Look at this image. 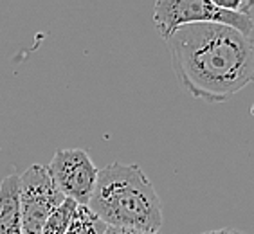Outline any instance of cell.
<instances>
[{
	"mask_svg": "<svg viewBox=\"0 0 254 234\" xmlns=\"http://www.w3.org/2000/svg\"><path fill=\"white\" fill-rule=\"evenodd\" d=\"M171 65L191 98L224 103L254 78V45L222 24H190L166 40Z\"/></svg>",
	"mask_w": 254,
	"mask_h": 234,
	"instance_id": "6da1fadb",
	"label": "cell"
},
{
	"mask_svg": "<svg viewBox=\"0 0 254 234\" xmlns=\"http://www.w3.org/2000/svg\"><path fill=\"white\" fill-rule=\"evenodd\" d=\"M88 209L107 227H127L159 233L161 198L137 164L112 162L98 171Z\"/></svg>",
	"mask_w": 254,
	"mask_h": 234,
	"instance_id": "7a4b0ae2",
	"label": "cell"
},
{
	"mask_svg": "<svg viewBox=\"0 0 254 234\" xmlns=\"http://www.w3.org/2000/svg\"><path fill=\"white\" fill-rule=\"evenodd\" d=\"M153 24L162 38L168 40L179 27L190 24H222L253 38V16L225 11L213 0H159L153 5Z\"/></svg>",
	"mask_w": 254,
	"mask_h": 234,
	"instance_id": "3957f363",
	"label": "cell"
},
{
	"mask_svg": "<svg viewBox=\"0 0 254 234\" xmlns=\"http://www.w3.org/2000/svg\"><path fill=\"white\" fill-rule=\"evenodd\" d=\"M22 234H40L45 220L65 200L44 164H33L18 175Z\"/></svg>",
	"mask_w": 254,
	"mask_h": 234,
	"instance_id": "277c9868",
	"label": "cell"
},
{
	"mask_svg": "<svg viewBox=\"0 0 254 234\" xmlns=\"http://www.w3.org/2000/svg\"><path fill=\"white\" fill-rule=\"evenodd\" d=\"M51 176L58 191L65 198H70L78 205H87L98 180V168L92 159L81 148H67L54 153L49 162Z\"/></svg>",
	"mask_w": 254,
	"mask_h": 234,
	"instance_id": "5b68a950",
	"label": "cell"
},
{
	"mask_svg": "<svg viewBox=\"0 0 254 234\" xmlns=\"http://www.w3.org/2000/svg\"><path fill=\"white\" fill-rule=\"evenodd\" d=\"M0 234H22L18 175H7L0 182Z\"/></svg>",
	"mask_w": 254,
	"mask_h": 234,
	"instance_id": "8992f818",
	"label": "cell"
},
{
	"mask_svg": "<svg viewBox=\"0 0 254 234\" xmlns=\"http://www.w3.org/2000/svg\"><path fill=\"white\" fill-rule=\"evenodd\" d=\"M105 233H107V225L103 224L101 220L88 209V205H78L65 234H105Z\"/></svg>",
	"mask_w": 254,
	"mask_h": 234,
	"instance_id": "52a82bcc",
	"label": "cell"
},
{
	"mask_svg": "<svg viewBox=\"0 0 254 234\" xmlns=\"http://www.w3.org/2000/svg\"><path fill=\"white\" fill-rule=\"evenodd\" d=\"M78 204L70 198H65L62 204L56 207L49 215V218L45 220L42 233L40 234H65L68 229V224L72 220L74 211H76Z\"/></svg>",
	"mask_w": 254,
	"mask_h": 234,
	"instance_id": "ba28073f",
	"label": "cell"
},
{
	"mask_svg": "<svg viewBox=\"0 0 254 234\" xmlns=\"http://www.w3.org/2000/svg\"><path fill=\"white\" fill-rule=\"evenodd\" d=\"M105 234H161V233H150V231L141 229H127V227H107Z\"/></svg>",
	"mask_w": 254,
	"mask_h": 234,
	"instance_id": "9c48e42d",
	"label": "cell"
},
{
	"mask_svg": "<svg viewBox=\"0 0 254 234\" xmlns=\"http://www.w3.org/2000/svg\"><path fill=\"white\" fill-rule=\"evenodd\" d=\"M202 234H245V233L236 229H218V231H207V233H202Z\"/></svg>",
	"mask_w": 254,
	"mask_h": 234,
	"instance_id": "30bf717a",
	"label": "cell"
}]
</instances>
